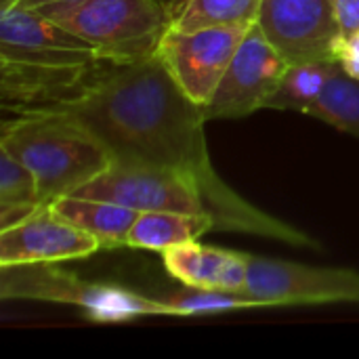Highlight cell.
<instances>
[{
  "mask_svg": "<svg viewBox=\"0 0 359 359\" xmlns=\"http://www.w3.org/2000/svg\"><path fill=\"white\" fill-rule=\"evenodd\" d=\"M29 111L82 126L107 149L111 166L156 168L191 179L217 229L311 244L303 231L259 210L219 177L206 145L204 107L179 88L158 53L126 63L107 61L76 95Z\"/></svg>",
  "mask_w": 359,
  "mask_h": 359,
  "instance_id": "1",
  "label": "cell"
},
{
  "mask_svg": "<svg viewBox=\"0 0 359 359\" xmlns=\"http://www.w3.org/2000/svg\"><path fill=\"white\" fill-rule=\"evenodd\" d=\"M0 147L34 172L46 204L74 194L111 168L107 149L88 130L42 111H23L4 120Z\"/></svg>",
  "mask_w": 359,
  "mask_h": 359,
  "instance_id": "2",
  "label": "cell"
},
{
  "mask_svg": "<svg viewBox=\"0 0 359 359\" xmlns=\"http://www.w3.org/2000/svg\"><path fill=\"white\" fill-rule=\"evenodd\" d=\"M36 11L84 38L109 63L154 55L170 25L160 0H67Z\"/></svg>",
  "mask_w": 359,
  "mask_h": 359,
  "instance_id": "3",
  "label": "cell"
},
{
  "mask_svg": "<svg viewBox=\"0 0 359 359\" xmlns=\"http://www.w3.org/2000/svg\"><path fill=\"white\" fill-rule=\"evenodd\" d=\"M0 297L61 303L82 309L95 322H128L149 316H172L162 299H147L120 286L80 280L53 263L0 267Z\"/></svg>",
  "mask_w": 359,
  "mask_h": 359,
  "instance_id": "4",
  "label": "cell"
},
{
  "mask_svg": "<svg viewBox=\"0 0 359 359\" xmlns=\"http://www.w3.org/2000/svg\"><path fill=\"white\" fill-rule=\"evenodd\" d=\"M248 27L231 25L179 29L168 25L156 53L179 88L204 107L223 80Z\"/></svg>",
  "mask_w": 359,
  "mask_h": 359,
  "instance_id": "5",
  "label": "cell"
},
{
  "mask_svg": "<svg viewBox=\"0 0 359 359\" xmlns=\"http://www.w3.org/2000/svg\"><path fill=\"white\" fill-rule=\"evenodd\" d=\"M244 294L263 307L359 303V271L250 257Z\"/></svg>",
  "mask_w": 359,
  "mask_h": 359,
  "instance_id": "6",
  "label": "cell"
},
{
  "mask_svg": "<svg viewBox=\"0 0 359 359\" xmlns=\"http://www.w3.org/2000/svg\"><path fill=\"white\" fill-rule=\"evenodd\" d=\"M257 25L288 63L337 61L345 36L334 0H263Z\"/></svg>",
  "mask_w": 359,
  "mask_h": 359,
  "instance_id": "7",
  "label": "cell"
},
{
  "mask_svg": "<svg viewBox=\"0 0 359 359\" xmlns=\"http://www.w3.org/2000/svg\"><path fill=\"white\" fill-rule=\"evenodd\" d=\"M288 61L252 23L236 50L215 95L204 105L206 120L244 118L263 107L276 93Z\"/></svg>",
  "mask_w": 359,
  "mask_h": 359,
  "instance_id": "8",
  "label": "cell"
},
{
  "mask_svg": "<svg viewBox=\"0 0 359 359\" xmlns=\"http://www.w3.org/2000/svg\"><path fill=\"white\" fill-rule=\"evenodd\" d=\"M69 196L107 200L139 212L170 210L212 217L202 189L191 179L156 168L111 166Z\"/></svg>",
  "mask_w": 359,
  "mask_h": 359,
  "instance_id": "9",
  "label": "cell"
},
{
  "mask_svg": "<svg viewBox=\"0 0 359 359\" xmlns=\"http://www.w3.org/2000/svg\"><path fill=\"white\" fill-rule=\"evenodd\" d=\"M0 59L42 63L105 61L84 38L40 11L23 6L0 11Z\"/></svg>",
  "mask_w": 359,
  "mask_h": 359,
  "instance_id": "10",
  "label": "cell"
},
{
  "mask_svg": "<svg viewBox=\"0 0 359 359\" xmlns=\"http://www.w3.org/2000/svg\"><path fill=\"white\" fill-rule=\"evenodd\" d=\"M99 248L90 233L44 204L23 223L0 231V267L74 261L90 257Z\"/></svg>",
  "mask_w": 359,
  "mask_h": 359,
  "instance_id": "11",
  "label": "cell"
},
{
  "mask_svg": "<svg viewBox=\"0 0 359 359\" xmlns=\"http://www.w3.org/2000/svg\"><path fill=\"white\" fill-rule=\"evenodd\" d=\"M107 61L42 63L0 59V97L4 111L21 114L76 95Z\"/></svg>",
  "mask_w": 359,
  "mask_h": 359,
  "instance_id": "12",
  "label": "cell"
},
{
  "mask_svg": "<svg viewBox=\"0 0 359 359\" xmlns=\"http://www.w3.org/2000/svg\"><path fill=\"white\" fill-rule=\"evenodd\" d=\"M166 271L185 288L244 292L250 255L204 246L196 240L162 252Z\"/></svg>",
  "mask_w": 359,
  "mask_h": 359,
  "instance_id": "13",
  "label": "cell"
},
{
  "mask_svg": "<svg viewBox=\"0 0 359 359\" xmlns=\"http://www.w3.org/2000/svg\"><path fill=\"white\" fill-rule=\"evenodd\" d=\"M50 206L69 223L90 233L101 248L128 246V233L139 217V210L82 196H61Z\"/></svg>",
  "mask_w": 359,
  "mask_h": 359,
  "instance_id": "14",
  "label": "cell"
},
{
  "mask_svg": "<svg viewBox=\"0 0 359 359\" xmlns=\"http://www.w3.org/2000/svg\"><path fill=\"white\" fill-rule=\"evenodd\" d=\"M212 229H217V221L210 215L143 210L128 233V246L164 252L177 244L198 240L202 233Z\"/></svg>",
  "mask_w": 359,
  "mask_h": 359,
  "instance_id": "15",
  "label": "cell"
},
{
  "mask_svg": "<svg viewBox=\"0 0 359 359\" xmlns=\"http://www.w3.org/2000/svg\"><path fill=\"white\" fill-rule=\"evenodd\" d=\"M305 114L359 139V78L347 74L337 61L324 90Z\"/></svg>",
  "mask_w": 359,
  "mask_h": 359,
  "instance_id": "16",
  "label": "cell"
},
{
  "mask_svg": "<svg viewBox=\"0 0 359 359\" xmlns=\"http://www.w3.org/2000/svg\"><path fill=\"white\" fill-rule=\"evenodd\" d=\"M334 65L337 61L288 63L276 93L267 101V109H294L305 114L324 90Z\"/></svg>",
  "mask_w": 359,
  "mask_h": 359,
  "instance_id": "17",
  "label": "cell"
},
{
  "mask_svg": "<svg viewBox=\"0 0 359 359\" xmlns=\"http://www.w3.org/2000/svg\"><path fill=\"white\" fill-rule=\"evenodd\" d=\"M263 0H187L170 25L179 29L231 27L257 23Z\"/></svg>",
  "mask_w": 359,
  "mask_h": 359,
  "instance_id": "18",
  "label": "cell"
},
{
  "mask_svg": "<svg viewBox=\"0 0 359 359\" xmlns=\"http://www.w3.org/2000/svg\"><path fill=\"white\" fill-rule=\"evenodd\" d=\"M172 316H204V313H225L238 309L263 307L257 299L246 297L244 292H227V290H204V288H187L183 292L170 294L162 299Z\"/></svg>",
  "mask_w": 359,
  "mask_h": 359,
  "instance_id": "19",
  "label": "cell"
},
{
  "mask_svg": "<svg viewBox=\"0 0 359 359\" xmlns=\"http://www.w3.org/2000/svg\"><path fill=\"white\" fill-rule=\"evenodd\" d=\"M0 204H46L34 172L11 151L0 147Z\"/></svg>",
  "mask_w": 359,
  "mask_h": 359,
  "instance_id": "20",
  "label": "cell"
},
{
  "mask_svg": "<svg viewBox=\"0 0 359 359\" xmlns=\"http://www.w3.org/2000/svg\"><path fill=\"white\" fill-rule=\"evenodd\" d=\"M337 61L347 74L359 78V32L349 34L341 40L337 50Z\"/></svg>",
  "mask_w": 359,
  "mask_h": 359,
  "instance_id": "21",
  "label": "cell"
},
{
  "mask_svg": "<svg viewBox=\"0 0 359 359\" xmlns=\"http://www.w3.org/2000/svg\"><path fill=\"white\" fill-rule=\"evenodd\" d=\"M44 204H0V231L29 219Z\"/></svg>",
  "mask_w": 359,
  "mask_h": 359,
  "instance_id": "22",
  "label": "cell"
},
{
  "mask_svg": "<svg viewBox=\"0 0 359 359\" xmlns=\"http://www.w3.org/2000/svg\"><path fill=\"white\" fill-rule=\"evenodd\" d=\"M334 4H337L343 34L349 36V34L359 32V0H334Z\"/></svg>",
  "mask_w": 359,
  "mask_h": 359,
  "instance_id": "23",
  "label": "cell"
},
{
  "mask_svg": "<svg viewBox=\"0 0 359 359\" xmlns=\"http://www.w3.org/2000/svg\"><path fill=\"white\" fill-rule=\"evenodd\" d=\"M55 2H67V0H17L13 6H23V8H38V6H46V4H55ZM11 8V6H8Z\"/></svg>",
  "mask_w": 359,
  "mask_h": 359,
  "instance_id": "24",
  "label": "cell"
},
{
  "mask_svg": "<svg viewBox=\"0 0 359 359\" xmlns=\"http://www.w3.org/2000/svg\"><path fill=\"white\" fill-rule=\"evenodd\" d=\"M166 8H168V13H170V23H172V17L177 15V11H179V6H181V0H160Z\"/></svg>",
  "mask_w": 359,
  "mask_h": 359,
  "instance_id": "25",
  "label": "cell"
},
{
  "mask_svg": "<svg viewBox=\"0 0 359 359\" xmlns=\"http://www.w3.org/2000/svg\"><path fill=\"white\" fill-rule=\"evenodd\" d=\"M185 4H187V0H181V6H179V11H177V15H179V13H181V8H183V6H185ZM177 15H175V17H177ZM175 17H172V19H175Z\"/></svg>",
  "mask_w": 359,
  "mask_h": 359,
  "instance_id": "26",
  "label": "cell"
}]
</instances>
